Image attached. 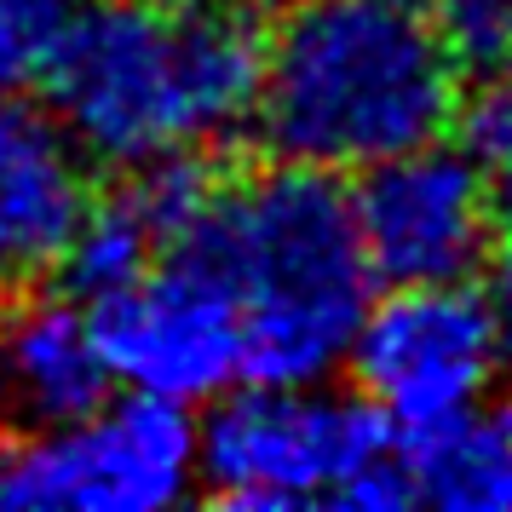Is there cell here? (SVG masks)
Instances as JSON below:
<instances>
[{"instance_id": "6da1fadb", "label": "cell", "mask_w": 512, "mask_h": 512, "mask_svg": "<svg viewBox=\"0 0 512 512\" xmlns=\"http://www.w3.org/2000/svg\"><path fill=\"white\" fill-rule=\"evenodd\" d=\"M265 41L259 0H98L41 87L75 150L127 173L231 144L254 121Z\"/></svg>"}, {"instance_id": "7a4b0ae2", "label": "cell", "mask_w": 512, "mask_h": 512, "mask_svg": "<svg viewBox=\"0 0 512 512\" xmlns=\"http://www.w3.org/2000/svg\"><path fill=\"white\" fill-rule=\"evenodd\" d=\"M461 64L409 0H294L265 41L254 127L277 162L363 173L443 139Z\"/></svg>"}, {"instance_id": "3957f363", "label": "cell", "mask_w": 512, "mask_h": 512, "mask_svg": "<svg viewBox=\"0 0 512 512\" xmlns=\"http://www.w3.org/2000/svg\"><path fill=\"white\" fill-rule=\"evenodd\" d=\"M242 317V380H328L374 300L340 173L282 162L196 219Z\"/></svg>"}, {"instance_id": "277c9868", "label": "cell", "mask_w": 512, "mask_h": 512, "mask_svg": "<svg viewBox=\"0 0 512 512\" xmlns=\"http://www.w3.org/2000/svg\"><path fill=\"white\" fill-rule=\"evenodd\" d=\"M196 426V484L236 512L334 507L397 512L415 501L409 449L369 403L323 380H236Z\"/></svg>"}, {"instance_id": "5b68a950", "label": "cell", "mask_w": 512, "mask_h": 512, "mask_svg": "<svg viewBox=\"0 0 512 512\" xmlns=\"http://www.w3.org/2000/svg\"><path fill=\"white\" fill-rule=\"evenodd\" d=\"M196 489V420L185 403L133 392L29 432L0 455L6 512H162Z\"/></svg>"}, {"instance_id": "8992f818", "label": "cell", "mask_w": 512, "mask_h": 512, "mask_svg": "<svg viewBox=\"0 0 512 512\" xmlns=\"http://www.w3.org/2000/svg\"><path fill=\"white\" fill-rule=\"evenodd\" d=\"M98 351L116 380L167 403H208L242 380L236 294L202 231L167 242L156 265L87 305Z\"/></svg>"}, {"instance_id": "52a82bcc", "label": "cell", "mask_w": 512, "mask_h": 512, "mask_svg": "<svg viewBox=\"0 0 512 512\" xmlns=\"http://www.w3.org/2000/svg\"><path fill=\"white\" fill-rule=\"evenodd\" d=\"M346 363L363 403L415 438L484 403L501 351L472 282H397L369 300Z\"/></svg>"}, {"instance_id": "ba28073f", "label": "cell", "mask_w": 512, "mask_h": 512, "mask_svg": "<svg viewBox=\"0 0 512 512\" xmlns=\"http://www.w3.org/2000/svg\"><path fill=\"white\" fill-rule=\"evenodd\" d=\"M351 219L380 288L472 282L495 242V190L466 144L426 139L357 173Z\"/></svg>"}, {"instance_id": "9c48e42d", "label": "cell", "mask_w": 512, "mask_h": 512, "mask_svg": "<svg viewBox=\"0 0 512 512\" xmlns=\"http://www.w3.org/2000/svg\"><path fill=\"white\" fill-rule=\"evenodd\" d=\"M87 156L47 104L0 87V294L58 271L87 208Z\"/></svg>"}, {"instance_id": "30bf717a", "label": "cell", "mask_w": 512, "mask_h": 512, "mask_svg": "<svg viewBox=\"0 0 512 512\" xmlns=\"http://www.w3.org/2000/svg\"><path fill=\"white\" fill-rule=\"evenodd\" d=\"M116 374L98 351L93 317L64 294H24L0 305V432L29 438L104 403Z\"/></svg>"}, {"instance_id": "8fae6325", "label": "cell", "mask_w": 512, "mask_h": 512, "mask_svg": "<svg viewBox=\"0 0 512 512\" xmlns=\"http://www.w3.org/2000/svg\"><path fill=\"white\" fill-rule=\"evenodd\" d=\"M415 501L443 512H512V438L495 409H472L409 438Z\"/></svg>"}, {"instance_id": "7c38bea8", "label": "cell", "mask_w": 512, "mask_h": 512, "mask_svg": "<svg viewBox=\"0 0 512 512\" xmlns=\"http://www.w3.org/2000/svg\"><path fill=\"white\" fill-rule=\"evenodd\" d=\"M162 248L167 242H162V231H156V219L144 213L133 185H121V190H110L104 202L87 196V208H81L70 242H64L58 271H64L75 300L93 305V300H104V294L127 288L139 271H150Z\"/></svg>"}, {"instance_id": "4fadbf2b", "label": "cell", "mask_w": 512, "mask_h": 512, "mask_svg": "<svg viewBox=\"0 0 512 512\" xmlns=\"http://www.w3.org/2000/svg\"><path fill=\"white\" fill-rule=\"evenodd\" d=\"M81 0H0V87L29 93L58 64Z\"/></svg>"}, {"instance_id": "5bb4252c", "label": "cell", "mask_w": 512, "mask_h": 512, "mask_svg": "<svg viewBox=\"0 0 512 512\" xmlns=\"http://www.w3.org/2000/svg\"><path fill=\"white\" fill-rule=\"evenodd\" d=\"M426 18L461 70L495 75L512 64V0H432Z\"/></svg>"}, {"instance_id": "9a60e30c", "label": "cell", "mask_w": 512, "mask_h": 512, "mask_svg": "<svg viewBox=\"0 0 512 512\" xmlns=\"http://www.w3.org/2000/svg\"><path fill=\"white\" fill-rule=\"evenodd\" d=\"M455 121H461L466 150H472L478 162H484V167L501 162V156L512 150V64H507V70H495V81H489L472 104L461 98Z\"/></svg>"}, {"instance_id": "2e32d148", "label": "cell", "mask_w": 512, "mask_h": 512, "mask_svg": "<svg viewBox=\"0 0 512 512\" xmlns=\"http://www.w3.org/2000/svg\"><path fill=\"white\" fill-rule=\"evenodd\" d=\"M484 311H489V328H495V351H501V369H512V231L501 242H489L484 254Z\"/></svg>"}, {"instance_id": "e0dca14e", "label": "cell", "mask_w": 512, "mask_h": 512, "mask_svg": "<svg viewBox=\"0 0 512 512\" xmlns=\"http://www.w3.org/2000/svg\"><path fill=\"white\" fill-rule=\"evenodd\" d=\"M495 167V179H489V190H495V208L512 213V150L501 156V162H489Z\"/></svg>"}, {"instance_id": "ac0fdd59", "label": "cell", "mask_w": 512, "mask_h": 512, "mask_svg": "<svg viewBox=\"0 0 512 512\" xmlns=\"http://www.w3.org/2000/svg\"><path fill=\"white\" fill-rule=\"evenodd\" d=\"M495 420L507 426V438H512V397H507V403H495Z\"/></svg>"}]
</instances>
